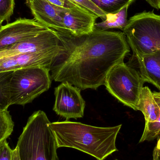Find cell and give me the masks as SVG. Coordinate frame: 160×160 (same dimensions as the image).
Instances as JSON below:
<instances>
[{
	"mask_svg": "<svg viewBox=\"0 0 160 160\" xmlns=\"http://www.w3.org/2000/svg\"><path fill=\"white\" fill-rule=\"evenodd\" d=\"M49 69L35 67L13 71L10 82V104L24 106L48 91L51 85Z\"/></svg>",
	"mask_w": 160,
	"mask_h": 160,
	"instance_id": "5b68a950",
	"label": "cell"
},
{
	"mask_svg": "<svg viewBox=\"0 0 160 160\" xmlns=\"http://www.w3.org/2000/svg\"><path fill=\"white\" fill-rule=\"evenodd\" d=\"M129 6H126L115 14H107L106 20L95 23L94 29L107 31L109 29L118 28L123 31L128 24L127 17Z\"/></svg>",
	"mask_w": 160,
	"mask_h": 160,
	"instance_id": "9a60e30c",
	"label": "cell"
},
{
	"mask_svg": "<svg viewBox=\"0 0 160 160\" xmlns=\"http://www.w3.org/2000/svg\"><path fill=\"white\" fill-rule=\"evenodd\" d=\"M49 29L35 19L20 18L2 26L0 29V50Z\"/></svg>",
	"mask_w": 160,
	"mask_h": 160,
	"instance_id": "9c48e42d",
	"label": "cell"
},
{
	"mask_svg": "<svg viewBox=\"0 0 160 160\" xmlns=\"http://www.w3.org/2000/svg\"><path fill=\"white\" fill-rule=\"evenodd\" d=\"M152 7L157 9H160V0H146Z\"/></svg>",
	"mask_w": 160,
	"mask_h": 160,
	"instance_id": "d4e9b609",
	"label": "cell"
},
{
	"mask_svg": "<svg viewBox=\"0 0 160 160\" xmlns=\"http://www.w3.org/2000/svg\"><path fill=\"white\" fill-rule=\"evenodd\" d=\"M115 160H117V159H116Z\"/></svg>",
	"mask_w": 160,
	"mask_h": 160,
	"instance_id": "f1b7e54d",
	"label": "cell"
},
{
	"mask_svg": "<svg viewBox=\"0 0 160 160\" xmlns=\"http://www.w3.org/2000/svg\"><path fill=\"white\" fill-rule=\"evenodd\" d=\"M12 160H20L18 148L16 147L12 151Z\"/></svg>",
	"mask_w": 160,
	"mask_h": 160,
	"instance_id": "484cf974",
	"label": "cell"
},
{
	"mask_svg": "<svg viewBox=\"0 0 160 160\" xmlns=\"http://www.w3.org/2000/svg\"><path fill=\"white\" fill-rule=\"evenodd\" d=\"M49 127L58 148L77 149L97 160H105L118 151L116 142L122 125L102 128L66 120L50 123Z\"/></svg>",
	"mask_w": 160,
	"mask_h": 160,
	"instance_id": "7a4b0ae2",
	"label": "cell"
},
{
	"mask_svg": "<svg viewBox=\"0 0 160 160\" xmlns=\"http://www.w3.org/2000/svg\"><path fill=\"white\" fill-rule=\"evenodd\" d=\"M29 7L36 20L50 29L65 33L63 24L64 8L55 6L47 0H32Z\"/></svg>",
	"mask_w": 160,
	"mask_h": 160,
	"instance_id": "7c38bea8",
	"label": "cell"
},
{
	"mask_svg": "<svg viewBox=\"0 0 160 160\" xmlns=\"http://www.w3.org/2000/svg\"><path fill=\"white\" fill-rule=\"evenodd\" d=\"M14 123L8 110L0 111V143L12 134Z\"/></svg>",
	"mask_w": 160,
	"mask_h": 160,
	"instance_id": "ac0fdd59",
	"label": "cell"
},
{
	"mask_svg": "<svg viewBox=\"0 0 160 160\" xmlns=\"http://www.w3.org/2000/svg\"><path fill=\"white\" fill-rule=\"evenodd\" d=\"M14 0H0V18L4 21H8L14 12Z\"/></svg>",
	"mask_w": 160,
	"mask_h": 160,
	"instance_id": "44dd1931",
	"label": "cell"
},
{
	"mask_svg": "<svg viewBox=\"0 0 160 160\" xmlns=\"http://www.w3.org/2000/svg\"><path fill=\"white\" fill-rule=\"evenodd\" d=\"M32 1V0H26V3H27V4L29 6Z\"/></svg>",
	"mask_w": 160,
	"mask_h": 160,
	"instance_id": "4316f807",
	"label": "cell"
},
{
	"mask_svg": "<svg viewBox=\"0 0 160 160\" xmlns=\"http://www.w3.org/2000/svg\"><path fill=\"white\" fill-rule=\"evenodd\" d=\"M81 7L86 9L88 11L96 15L98 18H101L103 20H106L107 15L101 10L90 0H72Z\"/></svg>",
	"mask_w": 160,
	"mask_h": 160,
	"instance_id": "ffe728a7",
	"label": "cell"
},
{
	"mask_svg": "<svg viewBox=\"0 0 160 160\" xmlns=\"http://www.w3.org/2000/svg\"><path fill=\"white\" fill-rule=\"evenodd\" d=\"M145 83L139 71L123 62L109 72L104 85L107 91L121 103L137 111Z\"/></svg>",
	"mask_w": 160,
	"mask_h": 160,
	"instance_id": "8992f818",
	"label": "cell"
},
{
	"mask_svg": "<svg viewBox=\"0 0 160 160\" xmlns=\"http://www.w3.org/2000/svg\"><path fill=\"white\" fill-rule=\"evenodd\" d=\"M52 4L64 8H70L78 5L72 0H47Z\"/></svg>",
	"mask_w": 160,
	"mask_h": 160,
	"instance_id": "603a6c76",
	"label": "cell"
},
{
	"mask_svg": "<svg viewBox=\"0 0 160 160\" xmlns=\"http://www.w3.org/2000/svg\"><path fill=\"white\" fill-rule=\"evenodd\" d=\"M153 160H160V138L154 150Z\"/></svg>",
	"mask_w": 160,
	"mask_h": 160,
	"instance_id": "cb8c5ba5",
	"label": "cell"
},
{
	"mask_svg": "<svg viewBox=\"0 0 160 160\" xmlns=\"http://www.w3.org/2000/svg\"><path fill=\"white\" fill-rule=\"evenodd\" d=\"M50 123L41 110L29 118L17 143L20 160H59Z\"/></svg>",
	"mask_w": 160,
	"mask_h": 160,
	"instance_id": "3957f363",
	"label": "cell"
},
{
	"mask_svg": "<svg viewBox=\"0 0 160 160\" xmlns=\"http://www.w3.org/2000/svg\"><path fill=\"white\" fill-rule=\"evenodd\" d=\"M3 22V21L0 18V29L2 27V23Z\"/></svg>",
	"mask_w": 160,
	"mask_h": 160,
	"instance_id": "83f0119b",
	"label": "cell"
},
{
	"mask_svg": "<svg viewBox=\"0 0 160 160\" xmlns=\"http://www.w3.org/2000/svg\"><path fill=\"white\" fill-rule=\"evenodd\" d=\"M62 42L58 32L49 29L0 50V59L27 52L58 50Z\"/></svg>",
	"mask_w": 160,
	"mask_h": 160,
	"instance_id": "ba28073f",
	"label": "cell"
},
{
	"mask_svg": "<svg viewBox=\"0 0 160 160\" xmlns=\"http://www.w3.org/2000/svg\"><path fill=\"white\" fill-rule=\"evenodd\" d=\"M122 31L135 57L160 50V15L154 11L135 14Z\"/></svg>",
	"mask_w": 160,
	"mask_h": 160,
	"instance_id": "277c9868",
	"label": "cell"
},
{
	"mask_svg": "<svg viewBox=\"0 0 160 160\" xmlns=\"http://www.w3.org/2000/svg\"><path fill=\"white\" fill-rule=\"evenodd\" d=\"M160 133V114L158 119L153 122L145 125L142 135L139 141L142 143L145 141H153L157 138Z\"/></svg>",
	"mask_w": 160,
	"mask_h": 160,
	"instance_id": "d6986e66",
	"label": "cell"
},
{
	"mask_svg": "<svg viewBox=\"0 0 160 160\" xmlns=\"http://www.w3.org/2000/svg\"><path fill=\"white\" fill-rule=\"evenodd\" d=\"M98 17L79 6L64 8L63 24L65 33L74 36L88 34L94 30Z\"/></svg>",
	"mask_w": 160,
	"mask_h": 160,
	"instance_id": "8fae6325",
	"label": "cell"
},
{
	"mask_svg": "<svg viewBox=\"0 0 160 160\" xmlns=\"http://www.w3.org/2000/svg\"><path fill=\"white\" fill-rule=\"evenodd\" d=\"M12 151L7 140L0 143V160H12Z\"/></svg>",
	"mask_w": 160,
	"mask_h": 160,
	"instance_id": "7402d4cb",
	"label": "cell"
},
{
	"mask_svg": "<svg viewBox=\"0 0 160 160\" xmlns=\"http://www.w3.org/2000/svg\"><path fill=\"white\" fill-rule=\"evenodd\" d=\"M55 101L53 110L66 120L83 117L85 102L79 88L67 82H62L54 89Z\"/></svg>",
	"mask_w": 160,
	"mask_h": 160,
	"instance_id": "52a82bcc",
	"label": "cell"
},
{
	"mask_svg": "<svg viewBox=\"0 0 160 160\" xmlns=\"http://www.w3.org/2000/svg\"><path fill=\"white\" fill-rule=\"evenodd\" d=\"M58 32L62 46L48 68L51 77L80 90L103 85L109 72L130 51L123 32L94 29L81 36Z\"/></svg>",
	"mask_w": 160,
	"mask_h": 160,
	"instance_id": "6da1fadb",
	"label": "cell"
},
{
	"mask_svg": "<svg viewBox=\"0 0 160 160\" xmlns=\"http://www.w3.org/2000/svg\"><path fill=\"white\" fill-rule=\"evenodd\" d=\"M13 71L0 72V111H6L10 104V82Z\"/></svg>",
	"mask_w": 160,
	"mask_h": 160,
	"instance_id": "2e32d148",
	"label": "cell"
},
{
	"mask_svg": "<svg viewBox=\"0 0 160 160\" xmlns=\"http://www.w3.org/2000/svg\"><path fill=\"white\" fill-rule=\"evenodd\" d=\"M136 58L143 79L154 85L160 91V50Z\"/></svg>",
	"mask_w": 160,
	"mask_h": 160,
	"instance_id": "5bb4252c",
	"label": "cell"
},
{
	"mask_svg": "<svg viewBox=\"0 0 160 160\" xmlns=\"http://www.w3.org/2000/svg\"><path fill=\"white\" fill-rule=\"evenodd\" d=\"M106 15L118 13L127 5H130L136 0H90Z\"/></svg>",
	"mask_w": 160,
	"mask_h": 160,
	"instance_id": "e0dca14e",
	"label": "cell"
},
{
	"mask_svg": "<svg viewBox=\"0 0 160 160\" xmlns=\"http://www.w3.org/2000/svg\"><path fill=\"white\" fill-rule=\"evenodd\" d=\"M60 49L27 52L0 59V72L35 67L48 68Z\"/></svg>",
	"mask_w": 160,
	"mask_h": 160,
	"instance_id": "30bf717a",
	"label": "cell"
},
{
	"mask_svg": "<svg viewBox=\"0 0 160 160\" xmlns=\"http://www.w3.org/2000/svg\"><path fill=\"white\" fill-rule=\"evenodd\" d=\"M137 110L142 113L145 124L156 121L160 114V91L152 92L148 87H143Z\"/></svg>",
	"mask_w": 160,
	"mask_h": 160,
	"instance_id": "4fadbf2b",
	"label": "cell"
}]
</instances>
